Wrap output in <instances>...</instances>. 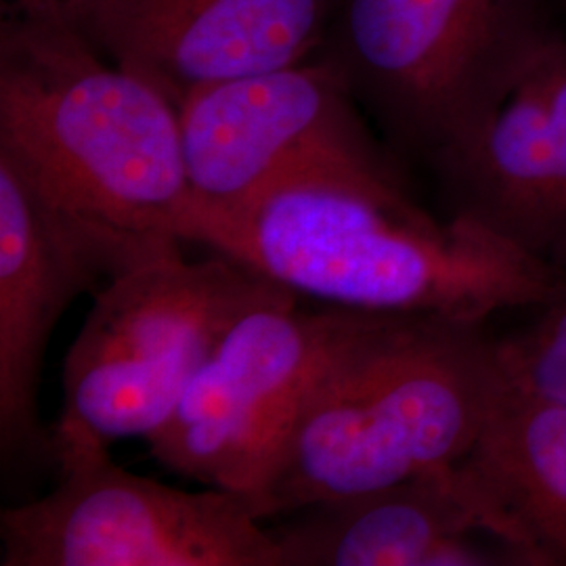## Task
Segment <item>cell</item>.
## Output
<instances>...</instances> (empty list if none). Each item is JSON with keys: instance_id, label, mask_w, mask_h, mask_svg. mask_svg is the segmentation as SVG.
<instances>
[{"instance_id": "obj_12", "label": "cell", "mask_w": 566, "mask_h": 566, "mask_svg": "<svg viewBox=\"0 0 566 566\" xmlns=\"http://www.w3.org/2000/svg\"><path fill=\"white\" fill-rule=\"evenodd\" d=\"M292 514L269 528L282 566H531L489 528L455 465Z\"/></svg>"}, {"instance_id": "obj_14", "label": "cell", "mask_w": 566, "mask_h": 566, "mask_svg": "<svg viewBox=\"0 0 566 566\" xmlns=\"http://www.w3.org/2000/svg\"><path fill=\"white\" fill-rule=\"evenodd\" d=\"M556 296L525 327L497 338L504 376L531 392L566 401V266Z\"/></svg>"}, {"instance_id": "obj_8", "label": "cell", "mask_w": 566, "mask_h": 566, "mask_svg": "<svg viewBox=\"0 0 566 566\" xmlns=\"http://www.w3.org/2000/svg\"><path fill=\"white\" fill-rule=\"evenodd\" d=\"M177 109L196 224L306 172L403 179L324 55L191 91Z\"/></svg>"}, {"instance_id": "obj_1", "label": "cell", "mask_w": 566, "mask_h": 566, "mask_svg": "<svg viewBox=\"0 0 566 566\" xmlns=\"http://www.w3.org/2000/svg\"><path fill=\"white\" fill-rule=\"evenodd\" d=\"M193 242L298 298L357 313L479 322L552 301L565 271L476 224L437 219L405 179L306 172L202 217Z\"/></svg>"}, {"instance_id": "obj_13", "label": "cell", "mask_w": 566, "mask_h": 566, "mask_svg": "<svg viewBox=\"0 0 566 566\" xmlns=\"http://www.w3.org/2000/svg\"><path fill=\"white\" fill-rule=\"evenodd\" d=\"M455 472L489 528L528 565L566 566V401L504 376Z\"/></svg>"}, {"instance_id": "obj_9", "label": "cell", "mask_w": 566, "mask_h": 566, "mask_svg": "<svg viewBox=\"0 0 566 566\" xmlns=\"http://www.w3.org/2000/svg\"><path fill=\"white\" fill-rule=\"evenodd\" d=\"M181 254V242L124 231L51 202L0 156V453L4 465L53 458L39 418L53 329L84 292L142 264Z\"/></svg>"}, {"instance_id": "obj_10", "label": "cell", "mask_w": 566, "mask_h": 566, "mask_svg": "<svg viewBox=\"0 0 566 566\" xmlns=\"http://www.w3.org/2000/svg\"><path fill=\"white\" fill-rule=\"evenodd\" d=\"M338 0H103L78 23L103 55L175 105L210 84L296 65Z\"/></svg>"}, {"instance_id": "obj_3", "label": "cell", "mask_w": 566, "mask_h": 566, "mask_svg": "<svg viewBox=\"0 0 566 566\" xmlns=\"http://www.w3.org/2000/svg\"><path fill=\"white\" fill-rule=\"evenodd\" d=\"M0 156L44 198L91 221L193 240L177 105L60 13L4 11Z\"/></svg>"}, {"instance_id": "obj_16", "label": "cell", "mask_w": 566, "mask_h": 566, "mask_svg": "<svg viewBox=\"0 0 566 566\" xmlns=\"http://www.w3.org/2000/svg\"><path fill=\"white\" fill-rule=\"evenodd\" d=\"M556 2V9H558V15H560V20L565 23L566 28V0H554Z\"/></svg>"}, {"instance_id": "obj_7", "label": "cell", "mask_w": 566, "mask_h": 566, "mask_svg": "<svg viewBox=\"0 0 566 566\" xmlns=\"http://www.w3.org/2000/svg\"><path fill=\"white\" fill-rule=\"evenodd\" d=\"M367 313L303 308L275 285L242 313L147 446L206 486L254 493L306 390Z\"/></svg>"}, {"instance_id": "obj_11", "label": "cell", "mask_w": 566, "mask_h": 566, "mask_svg": "<svg viewBox=\"0 0 566 566\" xmlns=\"http://www.w3.org/2000/svg\"><path fill=\"white\" fill-rule=\"evenodd\" d=\"M447 217L566 266V32L531 63L489 120L430 163Z\"/></svg>"}, {"instance_id": "obj_4", "label": "cell", "mask_w": 566, "mask_h": 566, "mask_svg": "<svg viewBox=\"0 0 566 566\" xmlns=\"http://www.w3.org/2000/svg\"><path fill=\"white\" fill-rule=\"evenodd\" d=\"M566 32L554 0H338L324 46L399 149L468 142Z\"/></svg>"}, {"instance_id": "obj_6", "label": "cell", "mask_w": 566, "mask_h": 566, "mask_svg": "<svg viewBox=\"0 0 566 566\" xmlns=\"http://www.w3.org/2000/svg\"><path fill=\"white\" fill-rule=\"evenodd\" d=\"M277 283L217 252L142 264L95 294L63 364L60 418L105 443L147 441L235 324Z\"/></svg>"}, {"instance_id": "obj_5", "label": "cell", "mask_w": 566, "mask_h": 566, "mask_svg": "<svg viewBox=\"0 0 566 566\" xmlns=\"http://www.w3.org/2000/svg\"><path fill=\"white\" fill-rule=\"evenodd\" d=\"M51 455L57 485L0 512L2 566H282L250 493L133 474L65 418L51 430Z\"/></svg>"}, {"instance_id": "obj_2", "label": "cell", "mask_w": 566, "mask_h": 566, "mask_svg": "<svg viewBox=\"0 0 566 566\" xmlns=\"http://www.w3.org/2000/svg\"><path fill=\"white\" fill-rule=\"evenodd\" d=\"M502 382L485 324L367 313L306 390L250 495L266 521L451 468Z\"/></svg>"}, {"instance_id": "obj_15", "label": "cell", "mask_w": 566, "mask_h": 566, "mask_svg": "<svg viewBox=\"0 0 566 566\" xmlns=\"http://www.w3.org/2000/svg\"><path fill=\"white\" fill-rule=\"evenodd\" d=\"M102 2L103 0H9V7L25 9V11L60 13L78 25Z\"/></svg>"}]
</instances>
